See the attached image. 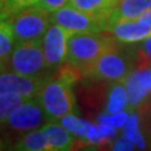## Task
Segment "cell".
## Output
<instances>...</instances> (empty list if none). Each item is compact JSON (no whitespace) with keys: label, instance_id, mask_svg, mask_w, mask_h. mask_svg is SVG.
<instances>
[{"label":"cell","instance_id":"obj_20","mask_svg":"<svg viewBox=\"0 0 151 151\" xmlns=\"http://www.w3.org/2000/svg\"><path fill=\"white\" fill-rule=\"evenodd\" d=\"M17 40L6 20H0V62H4L15 47Z\"/></svg>","mask_w":151,"mask_h":151},{"label":"cell","instance_id":"obj_25","mask_svg":"<svg viewBox=\"0 0 151 151\" xmlns=\"http://www.w3.org/2000/svg\"><path fill=\"white\" fill-rule=\"evenodd\" d=\"M136 146L134 145L132 141H130L129 139L126 137V136H120V137H117L115 140V142L112 144L111 146V150H134Z\"/></svg>","mask_w":151,"mask_h":151},{"label":"cell","instance_id":"obj_27","mask_svg":"<svg viewBox=\"0 0 151 151\" xmlns=\"http://www.w3.org/2000/svg\"><path fill=\"white\" fill-rule=\"evenodd\" d=\"M9 142L3 137V136H0V150H6V149H10L9 147Z\"/></svg>","mask_w":151,"mask_h":151},{"label":"cell","instance_id":"obj_9","mask_svg":"<svg viewBox=\"0 0 151 151\" xmlns=\"http://www.w3.org/2000/svg\"><path fill=\"white\" fill-rule=\"evenodd\" d=\"M50 77L52 76L30 77L3 68L0 70V94H17L24 98H35Z\"/></svg>","mask_w":151,"mask_h":151},{"label":"cell","instance_id":"obj_10","mask_svg":"<svg viewBox=\"0 0 151 151\" xmlns=\"http://www.w3.org/2000/svg\"><path fill=\"white\" fill-rule=\"evenodd\" d=\"M122 82L129 96L130 110L137 111L151 103V68L132 69Z\"/></svg>","mask_w":151,"mask_h":151},{"label":"cell","instance_id":"obj_13","mask_svg":"<svg viewBox=\"0 0 151 151\" xmlns=\"http://www.w3.org/2000/svg\"><path fill=\"white\" fill-rule=\"evenodd\" d=\"M151 8V0H119L108 17V24L140 18Z\"/></svg>","mask_w":151,"mask_h":151},{"label":"cell","instance_id":"obj_7","mask_svg":"<svg viewBox=\"0 0 151 151\" xmlns=\"http://www.w3.org/2000/svg\"><path fill=\"white\" fill-rule=\"evenodd\" d=\"M49 121V116L37 98H28L14 108L1 129L10 130L17 134H24L32 130L43 129Z\"/></svg>","mask_w":151,"mask_h":151},{"label":"cell","instance_id":"obj_21","mask_svg":"<svg viewBox=\"0 0 151 151\" xmlns=\"http://www.w3.org/2000/svg\"><path fill=\"white\" fill-rule=\"evenodd\" d=\"M37 3L38 0H0V20H5L13 14Z\"/></svg>","mask_w":151,"mask_h":151},{"label":"cell","instance_id":"obj_22","mask_svg":"<svg viewBox=\"0 0 151 151\" xmlns=\"http://www.w3.org/2000/svg\"><path fill=\"white\" fill-rule=\"evenodd\" d=\"M28 98L17 96V94H0V129L5 124L14 108H17Z\"/></svg>","mask_w":151,"mask_h":151},{"label":"cell","instance_id":"obj_28","mask_svg":"<svg viewBox=\"0 0 151 151\" xmlns=\"http://www.w3.org/2000/svg\"><path fill=\"white\" fill-rule=\"evenodd\" d=\"M4 68V65H3V62H0V70H1Z\"/></svg>","mask_w":151,"mask_h":151},{"label":"cell","instance_id":"obj_1","mask_svg":"<svg viewBox=\"0 0 151 151\" xmlns=\"http://www.w3.org/2000/svg\"><path fill=\"white\" fill-rule=\"evenodd\" d=\"M78 78H81V74L64 64L44 83L37 94L35 98L50 121H59L62 117L77 112L73 84Z\"/></svg>","mask_w":151,"mask_h":151},{"label":"cell","instance_id":"obj_15","mask_svg":"<svg viewBox=\"0 0 151 151\" xmlns=\"http://www.w3.org/2000/svg\"><path fill=\"white\" fill-rule=\"evenodd\" d=\"M119 0H68L67 5L96 17L108 18Z\"/></svg>","mask_w":151,"mask_h":151},{"label":"cell","instance_id":"obj_17","mask_svg":"<svg viewBox=\"0 0 151 151\" xmlns=\"http://www.w3.org/2000/svg\"><path fill=\"white\" fill-rule=\"evenodd\" d=\"M134 48V69L151 68V35L139 43L132 44Z\"/></svg>","mask_w":151,"mask_h":151},{"label":"cell","instance_id":"obj_16","mask_svg":"<svg viewBox=\"0 0 151 151\" xmlns=\"http://www.w3.org/2000/svg\"><path fill=\"white\" fill-rule=\"evenodd\" d=\"M126 110H130V106H129V96H127V91L124 82L120 81L111 83V87L107 91L105 112L117 113Z\"/></svg>","mask_w":151,"mask_h":151},{"label":"cell","instance_id":"obj_11","mask_svg":"<svg viewBox=\"0 0 151 151\" xmlns=\"http://www.w3.org/2000/svg\"><path fill=\"white\" fill-rule=\"evenodd\" d=\"M106 33L120 43L135 44L151 35V25L141 23L137 19L124 20L108 24Z\"/></svg>","mask_w":151,"mask_h":151},{"label":"cell","instance_id":"obj_6","mask_svg":"<svg viewBox=\"0 0 151 151\" xmlns=\"http://www.w3.org/2000/svg\"><path fill=\"white\" fill-rule=\"evenodd\" d=\"M50 22L69 33H102L108 25V18L92 15L69 5L50 13Z\"/></svg>","mask_w":151,"mask_h":151},{"label":"cell","instance_id":"obj_19","mask_svg":"<svg viewBox=\"0 0 151 151\" xmlns=\"http://www.w3.org/2000/svg\"><path fill=\"white\" fill-rule=\"evenodd\" d=\"M58 122H60L65 129L72 132L76 137L79 139V140H83L84 137H86L89 127H91V125H92L89 121L82 120V119H79L78 116H76V113H72V115H67V116L62 117Z\"/></svg>","mask_w":151,"mask_h":151},{"label":"cell","instance_id":"obj_26","mask_svg":"<svg viewBox=\"0 0 151 151\" xmlns=\"http://www.w3.org/2000/svg\"><path fill=\"white\" fill-rule=\"evenodd\" d=\"M137 20H140L141 23H145L147 25H151V8L149 10H146L140 18H137Z\"/></svg>","mask_w":151,"mask_h":151},{"label":"cell","instance_id":"obj_4","mask_svg":"<svg viewBox=\"0 0 151 151\" xmlns=\"http://www.w3.org/2000/svg\"><path fill=\"white\" fill-rule=\"evenodd\" d=\"M3 65L4 69L30 77H44L55 74L50 72L47 65L42 38L17 43L12 53L3 62Z\"/></svg>","mask_w":151,"mask_h":151},{"label":"cell","instance_id":"obj_24","mask_svg":"<svg viewBox=\"0 0 151 151\" xmlns=\"http://www.w3.org/2000/svg\"><path fill=\"white\" fill-rule=\"evenodd\" d=\"M68 4V0H38V3L35 5L43 8L44 10L53 13L58 9L65 6Z\"/></svg>","mask_w":151,"mask_h":151},{"label":"cell","instance_id":"obj_12","mask_svg":"<svg viewBox=\"0 0 151 151\" xmlns=\"http://www.w3.org/2000/svg\"><path fill=\"white\" fill-rule=\"evenodd\" d=\"M43 131L48 141L49 151H67L72 150L77 144L76 136L58 121H49Z\"/></svg>","mask_w":151,"mask_h":151},{"label":"cell","instance_id":"obj_2","mask_svg":"<svg viewBox=\"0 0 151 151\" xmlns=\"http://www.w3.org/2000/svg\"><path fill=\"white\" fill-rule=\"evenodd\" d=\"M134 69V48L132 44H125L115 40L103 53L83 70L81 78L92 82L115 83L124 81Z\"/></svg>","mask_w":151,"mask_h":151},{"label":"cell","instance_id":"obj_3","mask_svg":"<svg viewBox=\"0 0 151 151\" xmlns=\"http://www.w3.org/2000/svg\"><path fill=\"white\" fill-rule=\"evenodd\" d=\"M115 39L106 32L70 33L67 47L65 65L82 74L110 47Z\"/></svg>","mask_w":151,"mask_h":151},{"label":"cell","instance_id":"obj_18","mask_svg":"<svg viewBox=\"0 0 151 151\" xmlns=\"http://www.w3.org/2000/svg\"><path fill=\"white\" fill-rule=\"evenodd\" d=\"M124 136H126L130 141H132L136 147L145 149L146 140H145V136L140 131V116L135 111H131L129 119H127Z\"/></svg>","mask_w":151,"mask_h":151},{"label":"cell","instance_id":"obj_23","mask_svg":"<svg viewBox=\"0 0 151 151\" xmlns=\"http://www.w3.org/2000/svg\"><path fill=\"white\" fill-rule=\"evenodd\" d=\"M131 111L132 110H126V111H121V112H117V113L103 112L102 115H100L97 117V122L107 125V126H111V127H115V129H122V127H125Z\"/></svg>","mask_w":151,"mask_h":151},{"label":"cell","instance_id":"obj_8","mask_svg":"<svg viewBox=\"0 0 151 151\" xmlns=\"http://www.w3.org/2000/svg\"><path fill=\"white\" fill-rule=\"evenodd\" d=\"M69 34L64 28L52 23L42 38L44 58L50 72L57 73L65 64Z\"/></svg>","mask_w":151,"mask_h":151},{"label":"cell","instance_id":"obj_14","mask_svg":"<svg viewBox=\"0 0 151 151\" xmlns=\"http://www.w3.org/2000/svg\"><path fill=\"white\" fill-rule=\"evenodd\" d=\"M12 150L18 151H49L48 141L43 129L32 130L20 134V137L13 145Z\"/></svg>","mask_w":151,"mask_h":151},{"label":"cell","instance_id":"obj_5","mask_svg":"<svg viewBox=\"0 0 151 151\" xmlns=\"http://www.w3.org/2000/svg\"><path fill=\"white\" fill-rule=\"evenodd\" d=\"M5 20L12 28L17 43L40 39L52 24L50 13L38 5L28 6Z\"/></svg>","mask_w":151,"mask_h":151}]
</instances>
